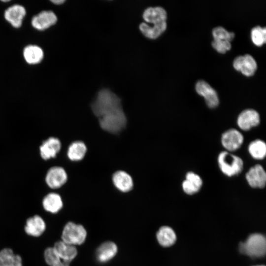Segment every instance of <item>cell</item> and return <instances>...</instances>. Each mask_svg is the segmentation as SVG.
I'll list each match as a JSON object with an SVG mask.
<instances>
[{"instance_id":"d4e9b609","label":"cell","mask_w":266,"mask_h":266,"mask_svg":"<svg viewBox=\"0 0 266 266\" xmlns=\"http://www.w3.org/2000/svg\"><path fill=\"white\" fill-rule=\"evenodd\" d=\"M248 151L253 158L262 160L266 155V144L264 141L261 140H255L249 145Z\"/></svg>"},{"instance_id":"5b68a950","label":"cell","mask_w":266,"mask_h":266,"mask_svg":"<svg viewBox=\"0 0 266 266\" xmlns=\"http://www.w3.org/2000/svg\"><path fill=\"white\" fill-rule=\"evenodd\" d=\"M87 233L81 224L67 222L64 226L61 234V240L74 246L81 245L86 240Z\"/></svg>"},{"instance_id":"603a6c76","label":"cell","mask_w":266,"mask_h":266,"mask_svg":"<svg viewBox=\"0 0 266 266\" xmlns=\"http://www.w3.org/2000/svg\"><path fill=\"white\" fill-rule=\"evenodd\" d=\"M87 152L85 144L81 141L72 142L68 147L67 156L72 161H79L83 159Z\"/></svg>"},{"instance_id":"7402d4cb","label":"cell","mask_w":266,"mask_h":266,"mask_svg":"<svg viewBox=\"0 0 266 266\" xmlns=\"http://www.w3.org/2000/svg\"><path fill=\"white\" fill-rule=\"evenodd\" d=\"M159 244L163 247H169L173 245L176 239L173 230L168 226L161 227L156 234Z\"/></svg>"},{"instance_id":"cb8c5ba5","label":"cell","mask_w":266,"mask_h":266,"mask_svg":"<svg viewBox=\"0 0 266 266\" xmlns=\"http://www.w3.org/2000/svg\"><path fill=\"white\" fill-rule=\"evenodd\" d=\"M24 58L30 64H35L40 63L43 57L42 50L36 45L26 46L23 51Z\"/></svg>"},{"instance_id":"ffe728a7","label":"cell","mask_w":266,"mask_h":266,"mask_svg":"<svg viewBox=\"0 0 266 266\" xmlns=\"http://www.w3.org/2000/svg\"><path fill=\"white\" fill-rule=\"evenodd\" d=\"M202 185V181L198 174L189 172L186 175V179L182 183V188L185 193L192 195L197 193Z\"/></svg>"},{"instance_id":"8992f818","label":"cell","mask_w":266,"mask_h":266,"mask_svg":"<svg viewBox=\"0 0 266 266\" xmlns=\"http://www.w3.org/2000/svg\"><path fill=\"white\" fill-rule=\"evenodd\" d=\"M45 180L47 185L50 188L57 189L62 187L66 182L67 173L61 166H52L48 170Z\"/></svg>"},{"instance_id":"83f0119b","label":"cell","mask_w":266,"mask_h":266,"mask_svg":"<svg viewBox=\"0 0 266 266\" xmlns=\"http://www.w3.org/2000/svg\"><path fill=\"white\" fill-rule=\"evenodd\" d=\"M212 34L215 39L225 40L229 41L232 40L234 36L233 32H229L221 26L214 28L212 30Z\"/></svg>"},{"instance_id":"4316f807","label":"cell","mask_w":266,"mask_h":266,"mask_svg":"<svg viewBox=\"0 0 266 266\" xmlns=\"http://www.w3.org/2000/svg\"><path fill=\"white\" fill-rule=\"evenodd\" d=\"M251 38L255 44L261 46L266 40V27H261L260 26L254 27L251 32Z\"/></svg>"},{"instance_id":"4fadbf2b","label":"cell","mask_w":266,"mask_h":266,"mask_svg":"<svg viewBox=\"0 0 266 266\" xmlns=\"http://www.w3.org/2000/svg\"><path fill=\"white\" fill-rule=\"evenodd\" d=\"M46 230V223L43 219L38 215L28 218L24 227L25 233L33 237L41 236Z\"/></svg>"},{"instance_id":"d6a6232c","label":"cell","mask_w":266,"mask_h":266,"mask_svg":"<svg viewBox=\"0 0 266 266\" xmlns=\"http://www.w3.org/2000/svg\"><path fill=\"white\" fill-rule=\"evenodd\" d=\"M265 266L261 265V266Z\"/></svg>"},{"instance_id":"3957f363","label":"cell","mask_w":266,"mask_h":266,"mask_svg":"<svg viewBox=\"0 0 266 266\" xmlns=\"http://www.w3.org/2000/svg\"><path fill=\"white\" fill-rule=\"evenodd\" d=\"M241 253L252 257H262L266 254L265 237L260 233L251 234L244 243L240 245Z\"/></svg>"},{"instance_id":"ba28073f","label":"cell","mask_w":266,"mask_h":266,"mask_svg":"<svg viewBox=\"0 0 266 266\" xmlns=\"http://www.w3.org/2000/svg\"><path fill=\"white\" fill-rule=\"evenodd\" d=\"M243 136L235 129H230L224 133L221 137L223 147L229 151L238 149L243 142Z\"/></svg>"},{"instance_id":"f546056e","label":"cell","mask_w":266,"mask_h":266,"mask_svg":"<svg viewBox=\"0 0 266 266\" xmlns=\"http://www.w3.org/2000/svg\"><path fill=\"white\" fill-rule=\"evenodd\" d=\"M51 1L56 4H61L65 2L64 0H52Z\"/></svg>"},{"instance_id":"484cf974","label":"cell","mask_w":266,"mask_h":266,"mask_svg":"<svg viewBox=\"0 0 266 266\" xmlns=\"http://www.w3.org/2000/svg\"><path fill=\"white\" fill-rule=\"evenodd\" d=\"M43 257L45 263L49 266H59L62 261L53 247L45 249Z\"/></svg>"},{"instance_id":"ac0fdd59","label":"cell","mask_w":266,"mask_h":266,"mask_svg":"<svg viewBox=\"0 0 266 266\" xmlns=\"http://www.w3.org/2000/svg\"><path fill=\"white\" fill-rule=\"evenodd\" d=\"M53 247L63 261L70 263L77 255L75 246L66 243L62 240L56 242Z\"/></svg>"},{"instance_id":"7a4b0ae2","label":"cell","mask_w":266,"mask_h":266,"mask_svg":"<svg viewBox=\"0 0 266 266\" xmlns=\"http://www.w3.org/2000/svg\"><path fill=\"white\" fill-rule=\"evenodd\" d=\"M142 16L145 21L153 24L152 26L146 25L144 28V34L147 38L155 39L166 30L167 14L163 7H148L144 10Z\"/></svg>"},{"instance_id":"e0dca14e","label":"cell","mask_w":266,"mask_h":266,"mask_svg":"<svg viewBox=\"0 0 266 266\" xmlns=\"http://www.w3.org/2000/svg\"><path fill=\"white\" fill-rule=\"evenodd\" d=\"M26 13V10L23 6L15 4L8 7L5 10L4 17L13 27L18 28L21 26Z\"/></svg>"},{"instance_id":"2e32d148","label":"cell","mask_w":266,"mask_h":266,"mask_svg":"<svg viewBox=\"0 0 266 266\" xmlns=\"http://www.w3.org/2000/svg\"><path fill=\"white\" fill-rule=\"evenodd\" d=\"M112 179L115 187L122 192H128L133 188V183L132 177L124 171H116L113 173Z\"/></svg>"},{"instance_id":"9c48e42d","label":"cell","mask_w":266,"mask_h":266,"mask_svg":"<svg viewBox=\"0 0 266 266\" xmlns=\"http://www.w3.org/2000/svg\"><path fill=\"white\" fill-rule=\"evenodd\" d=\"M197 93L202 96L206 104L210 108L216 107L219 104V98L216 91L206 81L200 80L196 84Z\"/></svg>"},{"instance_id":"6da1fadb","label":"cell","mask_w":266,"mask_h":266,"mask_svg":"<svg viewBox=\"0 0 266 266\" xmlns=\"http://www.w3.org/2000/svg\"><path fill=\"white\" fill-rule=\"evenodd\" d=\"M91 108L103 130L115 134L126 127L127 118L121 99L110 90L104 88L100 90L91 104Z\"/></svg>"},{"instance_id":"d6986e66","label":"cell","mask_w":266,"mask_h":266,"mask_svg":"<svg viewBox=\"0 0 266 266\" xmlns=\"http://www.w3.org/2000/svg\"><path fill=\"white\" fill-rule=\"evenodd\" d=\"M42 204L45 210L53 214L58 213L63 206L61 196L53 192L48 193L44 197Z\"/></svg>"},{"instance_id":"9a60e30c","label":"cell","mask_w":266,"mask_h":266,"mask_svg":"<svg viewBox=\"0 0 266 266\" xmlns=\"http://www.w3.org/2000/svg\"><path fill=\"white\" fill-rule=\"evenodd\" d=\"M118 251L117 245L112 241H106L101 244L97 248L96 256L100 263H106L113 259Z\"/></svg>"},{"instance_id":"5bb4252c","label":"cell","mask_w":266,"mask_h":266,"mask_svg":"<svg viewBox=\"0 0 266 266\" xmlns=\"http://www.w3.org/2000/svg\"><path fill=\"white\" fill-rule=\"evenodd\" d=\"M57 17L52 11H43L34 16L32 20V26L37 30H44L56 24Z\"/></svg>"},{"instance_id":"8fae6325","label":"cell","mask_w":266,"mask_h":266,"mask_svg":"<svg viewBox=\"0 0 266 266\" xmlns=\"http://www.w3.org/2000/svg\"><path fill=\"white\" fill-rule=\"evenodd\" d=\"M246 179L251 187L263 188L266 183V173L261 165H256L246 173Z\"/></svg>"},{"instance_id":"1f68e13d","label":"cell","mask_w":266,"mask_h":266,"mask_svg":"<svg viewBox=\"0 0 266 266\" xmlns=\"http://www.w3.org/2000/svg\"><path fill=\"white\" fill-rule=\"evenodd\" d=\"M1 1H2L3 2H8V1H9V0H1Z\"/></svg>"},{"instance_id":"44dd1931","label":"cell","mask_w":266,"mask_h":266,"mask_svg":"<svg viewBox=\"0 0 266 266\" xmlns=\"http://www.w3.org/2000/svg\"><path fill=\"white\" fill-rule=\"evenodd\" d=\"M0 266H23L21 257L10 248L0 250Z\"/></svg>"},{"instance_id":"277c9868","label":"cell","mask_w":266,"mask_h":266,"mask_svg":"<svg viewBox=\"0 0 266 266\" xmlns=\"http://www.w3.org/2000/svg\"><path fill=\"white\" fill-rule=\"evenodd\" d=\"M218 162L222 172L229 177L238 174L243 169L242 160L227 151H223L219 154Z\"/></svg>"},{"instance_id":"7c38bea8","label":"cell","mask_w":266,"mask_h":266,"mask_svg":"<svg viewBox=\"0 0 266 266\" xmlns=\"http://www.w3.org/2000/svg\"><path fill=\"white\" fill-rule=\"evenodd\" d=\"M233 66L235 69L241 71L246 76L252 75L257 68L255 59L249 54L236 57L233 60Z\"/></svg>"},{"instance_id":"30bf717a","label":"cell","mask_w":266,"mask_h":266,"mask_svg":"<svg viewBox=\"0 0 266 266\" xmlns=\"http://www.w3.org/2000/svg\"><path fill=\"white\" fill-rule=\"evenodd\" d=\"M260 122L259 113L255 110L247 109L242 111L239 115L237 124L243 131H248L258 125Z\"/></svg>"},{"instance_id":"f1b7e54d","label":"cell","mask_w":266,"mask_h":266,"mask_svg":"<svg viewBox=\"0 0 266 266\" xmlns=\"http://www.w3.org/2000/svg\"><path fill=\"white\" fill-rule=\"evenodd\" d=\"M212 46L219 52L224 53L230 49V41L225 40L215 39L212 42Z\"/></svg>"},{"instance_id":"52a82bcc","label":"cell","mask_w":266,"mask_h":266,"mask_svg":"<svg viewBox=\"0 0 266 266\" xmlns=\"http://www.w3.org/2000/svg\"><path fill=\"white\" fill-rule=\"evenodd\" d=\"M61 147V142L59 138L49 137L44 140L39 146L40 157L44 160L54 158L60 151Z\"/></svg>"},{"instance_id":"4dcf8cb0","label":"cell","mask_w":266,"mask_h":266,"mask_svg":"<svg viewBox=\"0 0 266 266\" xmlns=\"http://www.w3.org/2000/svg\"><path fill=\"white\" fill-rule=\"evenodd\" d=\"M59 266H70V262L62 260Z\"/></svg>"}]
</instances>
